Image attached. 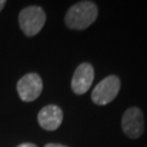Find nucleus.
Instances as JSON below:
<instances>
[{
  "mask_svg": "<svg viewBox=\"0 0 147 147\" xmlns=\"http://www.w3.org/2000/svg\"><path fill=\"white\" fill-rule=\"evenodd\" d=\"M98 9L93 1H80L73 5L64 16V23L70 30L83 31L97 19Z\"/></svg>",
  "mask_w": 147,
  "mask_h": 147,
  "instance_id": "obj_1",
  "label": "nucleus"
},
{
  "mask_svg": "<svg viewBox=\"0 0 147 147\" xmlns=\"http://www.w3.org/2000/svg\"><path fill=\"white\" fill-rule=\"evenodd\" d=\"M46 23V13L38 5L24 8L19 14V24L22 32L28 37L37 35Z\"/></svg>",
  "mask_w": 147,
  "mask_h": 147,
  "instance_id": "obj_2",
  "label": "nucleus"
},
{
  "mask_svg": "<svg viewBox=\"0 0 147 147\" xmlns=\"http://www.w3.org/2000/svg\"><path fill=\"white\" fill-rule=\"evenodd\" d=\"M120 87V79L117 75H109L95 86L92 92V100L98 106L107 105L116 98Z\"/></svg>",
  "mask_w": 147,
  "mask_h": 147,
  "instance_id": "obj_3",
  "label": "nucleus"
},
{
  "mask_svg": "<svg viewBox=\"0 0 147 147\" xmlns=\"http://www.w3.org/2000/svg\"><path fill=\"white\" fill-rule=\"evenodd\" d=\"M18 94L21 100L31 102L37 99L42 92V80L37 73H27L16 84Z\"/></svg>",
  "mask_w": 147,
  "mask_h": 147,
  "instance_id": "obj_4",
  "label": "nucleus"
},
{
  "mask_svg": "<svg viewBox=\"0 0 147 147\" xmlns=\"http://www.w3.org/2000/svg\"><path fill=\"white\" fill-rule=\"evenodd\" d=\"M121 126L124 134L130 138H138L142 136L145 129L142 110L137 107H131L126 109L122 117Z\"/></svg>",
  "mask_w": 147,
  "mask_h": 147,
  "instance_id": "obj_5",
  "label": "nucleus"
},
{
  "mask_svg": "<svg viewBox=\"0 0 147 147\" xmlns=\"http://www.w3.org/2000/svg\"><path fill=\"white\" fill-rule=\"evenodd\" d=\"M94 68L88 62L81 63L75 69L71 81V88L76 95H83L88 92L94 81Z\"/></svg>",
  "mask_w": 147,
  "mask_h": 147,
  "instance_id": "obj_6",
  "label": "nucleus"
},
{
  "mask_svg": "<svg viewBox=\"0 0 147 147\" xmlns=\"http://www.w3.org/2000/svg\"><path fill=\"white\" fill-rule=\"evenodd\" d=\"M37 120H38L39 125L42 126L44 130L55 131L62 123V120H63L62 110L56 105L45 106L38 112Z\"/></svg>",
  "mask_w": 147,
  "mask_h": 147,
  "instance_id": "obj_7",
  "label": "nucleus"
},
{
  "mask_svg": "<svg viewBox=\"0 0 147 147\" xmlns=\"http://www.w3.org/2000/svg\"><path fill=\"white\" fill-rule=\"evenodd\" d=\"M16 147H38L37 145L33 144V143H23V144H20Z\"/></svg>",
  "mask_w": 147,
  "mask_h": 147,
  "instance_id": "obj_8",
  "label": "nucleus"
},
{
  "mask_svg": "<svg viewBox=\"0 0 147 147\" xmlns=\"http://www.w3.org/2000/svg\"><path fill=\"white\" fill-rule=\"evenodd\" d=\"M45 147H68L65 145H62V144H55V143H49V144H46Z\"/></svg>",
  "mask_w": 147,
  "mask_h": 147,
  "instance_id": "obj_9",
  "label": "nucleus"
},
{
  "mask_svg": "<svg viewBox=\"0 0 147 147\" xmlns=\"http://www.w3.org/2000/svg\"><path fill=\"white\" fill-rule=\"evenodd\" d=\"M5 3H7V2H5V0H0V12H1V10L5 8Z\"/></svg>",
  "mask_w": 147,
  "mask_h": 147,
  "instance_id": "obj_10",
  "label": "nucleus"
}]
</instances>
